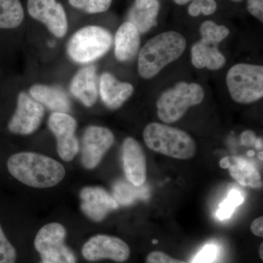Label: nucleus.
<instances>
[{
	"label": "nucleus",
	"mask_w": 263,
	"mask_h": 263,
	"mask_svg": "<svg viewBox=\"0 0 263 263\" xmlns=\"http://www.w3.org/2000/svg\"><path fill=\"white\" fill-rule=\"evenodd\" d=\"M10 174L24 184L34 188H49L61 182L65 169L58 161L34 152H21L8 159Z\"/></svg>",
	"instance_id": "1"
},
{
	"label": "nucleus",
	"mask_w": 263,
	"mask_h": 263,
	"mask_svg": "<svg viewBox=\"0 0 263 263\" xmlns=\"http://www.w3.org/2000/svg\"><path fill=\"white\" fill-rule=\"evenodd\" d=\"M186 46V40L178 32H166L155 36L140 51V75L146 79L155 77L166 65L179 59Z\"/></svg>",
	"instance_id": "2"
},
{
	"label": "nucleus",
	"mask_w": 263,
	"mask_h": 263,
	"mask_svg": "<svg viewBox=\"0 0 263 263\" xmlns=\"http://www.w3.org/2000/svg\"><path fill=\"white\" fill-rule=\"evenodd\" d=\"M143 139L151 150L177 160H190L196 153V144L186 132L160 123L148 124Z\"/></svg>",
	"instance_id": "3"
},
{
	"label": "nucleus",
	"mask_w": 263,
	"mask_h": 263,
	"mask_svg": "<svg viewBox=\"0 0 263 263\" xmlns=\"http://www.w3.org/2000/svg\"><path fill=\"white\" fill-rule=\"evenodd\" d=\"M111 45L112 36L108 30L98 26H88L70 38L67 53L76 63L87 64L104 56Z\"/></svg>",
	"instance_id": "4"
},
{
	"label": "nucleus",
	"mask_w": 263,
	"mask_h": 263,
	"mask_svg": "<svg viewBox=\"0 0 263 263\" xmlns=\"http://www.w3.org/2000/svg\"><path fill=\"white\" fill-rule=\"evenodd\" d=\"M203 98V89L200 85L179 83L161 95L157 103L158 117L165 123L176 122L190 107L201 103Z\"/></svg>",
	"instance_id": "5"
},
{
	"label": "nucleus",
	"mask_w": 263,
	"mask_h": 263,
	"mask_svg": "<svg viewBox=\"0 0 263 263\" xmlns=\"http://www.w3.org/2000/svg\"><path fill=\"white\" fill-rule=\"evenodd\" d=\"M227 85L230 96L236 103L248 104L263 96V67L250 64H238L230 69Z\"/></svg>",
	"instance_id": "6"
},
{
	"label": "nucleus",
	"mask_w": 263,
	"mask_h": 263,
	"mask_svg": "<svg viewBox=\"0 0 263 263\" xmlns=\"http://www.w3.org/2000/svg\"><path fill=\"white\" fill-rule=\"evenodd\" d=\"M67 232L60 223L46 224L34 238V248L41 257V263H76V254L65 245Z\"/></svg>",
	"instance_id": "7"
},
{
	"label": "nucleus",
	"mask_w": 263,
	"mask_h": 263,
	"mask_svg": "<svg viewBox=\"0 0 263 263\" xmlns=\"http://www.w3.org/2000/svg\"><path fill=\"white\" fill-rule=\"evenodd\" d=\"M82 254L90 262L106 259L124 262L130 256V249L124 240L117 237L97 235L89 238L83 246Z\"/></svg>",
	"instance_id": "8"
},
{
	"label": "nucleus",
	"mask_w": 263,
	"mask_h": 263,
	"mask_svg": "<svg viewBox=\"0 0 263 263\" xmlns=\"http://www.w3.org/2000/svg\"><path fill=\"white\" fill-rule=\"evenodd\" d=\"M48 127L56 137L57 152L60 158L70 162L79 151V143L76 136L77 122L66 113L53 112L48 119Z\"/></svg>",
	"instance_id": "9"
},
{
	"label": "nucleus",
	"mask_w": 263,
	"mask_h": 263,
	"mask_svg": "<svg viewBox=\"0 0 263 263\" xmlns=\"http://www.w3.org/2000/svg\"><path fill=\"white\" fill-rule=\"evenodd\" d=\"M114 143L113 133L106 127L89 126L82 138L81 163L86 169H95Z\"/></svg>",
	"instance_id": "10"
},
{
	"label": "nucleus",
	"mask_w": 263,
	"mask_h": 263,
	"mask_svg": "<svg viewBox=\"0 0 263 263\" xmlns=\"http://www.w3.org/2000/svg\"><path fill=\"white\" fill-rule=\"evenodd\" d=\"M44 116V108L27 93L18 95L17 108L8 124V129L14 134L27 136L37 130Z\"/></svg>",
	"instance_id": "11"
},
{
	"label": "nucleus",
	"mask_w": 263,
	"mask_h": 263,
	"mask_svg": "<svg viewBox=\"0 0 263 263\" xmlns=\"http://www.w3.org/2000/svg\"><path fill=\"white\" fill-rule=\"evenodd\" d=\"M27 9L30 16L44 24L53 35H65L68 27L67 15L56 0H28Z\"/></svg>",
	"instance_id": "12"
},
{
	"label": "nucleus",
	"mask_w": 263,
	"mask_h": 263,
	"mask_svg": "<svg viewBox=\"0 0 263 263\" xmlns=\"http://www.w3.org/2000/svg\"><path fill=\"white\" fill-rule=\"evenodd\" d=\"M81 209L91 220L100 222L109 213L117 210L119 203L110 194L100 186H86L80 192Z\"/></svg>",
	"instance_id": "13"
},
{
	"label": "nucleus",
	"mask_w": 263,
	"mask_h": 263,
	"mask_svg": "<svg viewBox=\"0 0 263 263\" xmlns=\"http://www.w3.org/2000/svg\"><path fill=\"white\" fill-rule=\"evenodd\" d=\"M123 168L128 181L136 186H141L147 176L146 156L143 148L136 139L127 138L122 144Z\"/></svg>",
	"instance_id": "14"
},
{
	"label": "nucleus",
	"mask_w": 263,
	"mask_h": 263,
	"mask_svg": "<svg viewBox=\"0 0 263 263\" xmlns=\"http://www.w3.org/2000/svg\"><path fill=\"white\" fill-rule=\"evenodd\" d=\"M70 89L72 95L85 106H93L98 97L95 66L81 69L71 81Z\"/></svg>",
	"instance_id": "15"
},
{
	"label": "nucleus",
	"mask_w": 263,
	"mask_h": 263,
	"mask_svg": "<svg viewBox=\"0 0 263 263\" xmlns=\"http://www.w3.org/2000/svg\"><path fill=\"white\" fill-rule=\"evenodd\" d=\"M133 91V85L118 81L109 72H105L100 78V96L104 104L112 110L120 108L130 98Z\"/></svg>",
	"instance_id": "16"
},
{
	"label": "nucleus",
	"mask_w": 263,
	"mask_h": 263,
	"mask_svg": "<svg viewBox=\"0 0 263 263\" xmlns=\"http://www.w3.org/2000/svg\"><path fill=\"white\" fill-rule=\"evenodd\" d=\"M29 94L34 100L52 111L66 114L70 111V100L61 88L36 84L30 88Z\"/></svg>",
	"instance_id": "17"
},
{
	"label": "nucleus",
	"mask_w": 263,
	"mask_h": 263,
	"mask_svg": "<svg viewBox=\"0 0 263 263\" xmlns=\"http://www.w3.org/2000/svg\"><path fill=\"white\" fill-rule=\"evenodd\" d=\"M223 167H229L230 176L241 186L253 189L262 188V179L258 170L252 162L241 157L224 159Z\"/></svg>",
	"instance_id": "18"
},
{
	"label": "nucleus",
	"mask_w": 263,
	"mask_h": 263,
	"mask_svg": "<svg viewBox=\"0 0 263 263\" xmlns=\"http://www.w3.org/2000/svg\"><path fill=\"white\" fill-rule=\"evenodd\" d=\"M141 45L140 33L130 22H124L115 36V55L121 62L129 61L136 56Z\"/></svg>",
	"instance_id": "19"
},
{
	"label": "nucleus",
	"mask_w": 263,
	"mask_h": 263,
	"mask_svg": "<svg viewBox=\"0 0 263 263\" xmlns=\"http://www.w3.org/2000/svg\"><path fill=\"white\" fill-rule=\"evenodd\" d=\"M159 10L158 0H136L128 14V22L139 33H146L157 24Z\"/></svg>",
	"instance_id": "20"
},
{
	"label": "nucleus",
	"mask_w": 263,
	"mask_h": 263,
	"mask_svg": "<svg viewBox=\"0 0 263 263\" xmlns=\"http://www.w3.org/2000/svg\"><path fill=\"white\" fill-rule=\"evenodd\" d=\"M192 62L196 68L207 67L209 70H216L224 65L226 60L217 46L200 40L192 48Z\"/></svg>",
	"instance_id": "21"
},
{
	"label": "nucleus",
	"mask_w": 263,
	"mask_h": 263,
	"mask_svg": "<svg viewBox=\"0 0 263 263\" xmlns=\"http://www.w3.org/2000/svg\"><path fill=\"white\" fill-rule=\"evenodd\" d=\"M24 15L23 7L19 0H0V29L18 27Z\"/></svg>",
	"instance_id": "22"
},
{
	"label": "nucleus",
	"mask_w": 263,
	"mask_h": 263,
	"mask_svg": "<svg viewBox=\"0 0 263 263\" xmlns=\"http://www.w3.org/2000/svg\"><path fill=\"white\" fill-rule=\"evenodd\" d=\"M200 33L204 42L218 46L228 37L230 31L224 26H218L212 21H206L200 27Z\"/></svg>",
	"instance_id": "23"
},
{
	"label": "nucleus",
	"mask_w": 263,
	"mask_h": 263,
	"mask_svg": "<svg viewBox=\"0 0 263 263\" xmlns=\"http://www.w3.org/2000/svg\"><path fill=\"white\" fill-rule=\"evenodd\" d=\"M245 201V197L241 192L236 189H232L218 209L216 216L220 220H226L233 215L235 209Z\"/></svg>",
	"instance_id": "24"
},
{
	"label": "nucleus",
	"mask_w": 263,
	"mask_h": 263,
	"mask_svg": "<svg viewBox=\"0 0 263 263\" xmlns=\"http://www.w3.org/2000/svg\"><path fill=\"white\" fill-rule=\"evenodd\" d=\"M140 186H136L131 183L119 181L114 186V197L118 203L127 205L132 203L141 193H138Z\"/></svg>",
	"instance_id": "25"
},
{
	"label": "nucleus",
	"mask_w": 263,
	"mask_h": 263,
	"mask_svg": "<svg viewBox=\"0 0 263 263\" xmlns=\"http://www.w3.org/2000/svg\"><path fill=\"white\" fill-rule=\"evenodd\" d=\"M16 251L5 236L0 226V263H15Z\"/></svg>",
	"instance_id": "26"
},
{
	"label": "nucleus",
	"mask_w": 263,
	"mask_h": 263,
	"mask_svg": "<svg viewBox=\"0 0 263 263\" xmlns=\"http://www.w3.org/2000/svg\"><path fill=\"white\" fill-rule=\"evenodd\" d=\"M219 247L215 245H207L197 254L193 263H213L217 258Z\"/></svg>",
	"instance_id": "27"
},
{
	"label": "nucleus",
	"mask_w": 263,
	"mask_h": 263,
	"mask_svg": "<svg viewBox=\"0 0 263 263\" xmlns=\"http://www.w3.org/2000/svg\"><path fill=\"white\" fill-rule=\"evenodd\" d=\"M112 0H89L87 6L85 8L86 13H99L106 11L110 8Z\"/></svg>",
	"instance_id": "28"
},
{
	"label": "nucleus",
	"mask_w": 263,
	"mask_h": 263,
	"mask_svg": "<svg viewBox=\"0 0 263 263\" xmlns=\"http://www.w3.org/2000/svg\"><path fill=\"white\" fill-rule=\"evenodd\" d=\"M146 263H186L183 262V261L179 260V259H176L173 258V257H170L165 253L162 252H159V251H156V252H151L148 254V257L146 258Z\"/></svg>",
	"instance_id": "29"
},
{
	"label": "nucleus",
	"mask_w": 263,
	"mask_h": 263,
	"mask_svg": "<svg viewBox=\"0 0 263 263\" xmlns=\"http://www.w3.org/2000/svg\"><path fill=\"white\" fill-rule=\"evenodd\" d=\"M249 13L263 22V0H248Z\"/></svg>",
	"instance_id": "30"
},
{
	"label": "nucleus",
	"mask_w": 263,
	"mask_h": 263,
	"mask_svg": "<svg viewBox=\"0 0 263 263\" xmlns=\"http://www.w3.org/2000/svg\"><path fill=\"white\" fill-rule=\"evenodd\" d=\"M200 7V12L204 15H211L215 12L216 4L214 0H194Z\"/></svg>",
	"instance_id": "31"
},
{
	"label": "nucleus",
	"mask_w": 263,
	"mask_h": 263,
	"mask_svg": "<svg viewBox=\"0 0 263 263\" xmlns=\"http://www.w3.org/2000/svg\"><path fill=\"white\" fill-rule=\"evenodd\" d=\"M251 230L254 235L258 237L263 236V217L259 216L257 219H254L251 224Z\"/></svg>",
	"instance_id": "32"
},
{
	"label": "nucleus",
	"mask_w": 263,
	"mask_h": 263,
	"mask_svg": "<svg viewBox=\"0 0 263 263\" xmlns=\"http://www.w3.org/2000/svg\"><path fill=\"white\" fill-rule=\"evenodd\" d=\"M256 138L254 136V133L251 131H247L242 134L241 136V143L246 146H249V145L254 144L255 143Z\"/></svg>",
	"instance_id": "33"
},
{
	"label": "nucleus",
	"mask_w": 263,
	"mask_h": 263,
	"mask_svg": "<svg viewBox=\"0 0 263 263\" xmlns=\"http://www.w3.org/2000/svg\"><path fill=\"white\" fill-rule=\"evenodd\" d=\"M89 0H69V3L74 8L78 9L85 10Z\"/></svg>",
	"instance_id": "34"
},
{
	"label": "nucleus",
	"mask_w": 263,
	"mask_h": 263,
	"mask_svg": "<svg viewBox=\"0 0 263 263\" xmlns=\"http://www.w3.org/2000/svg\"><path fill=\"white\" fill-rule=\"evenodd\" d=\"M188 11L190 15L193 17L198 16L200 13H201V12H200V7H199L196 2L194 1V0L193 3H191V5L189 6Z\"/></svg>",
	"instance_id": "35"
},
{
	"label": "nucleus",
	"mask_w": 263,
	"mask_h": 263,
	"mask_svg": "<svg viewBox=\"0 0 263 263\" xmlns=\"http://www.w3.org/2000/svg\"><path fill=\"white\" fill-rule=\"evenodd\" d=\"M175 3H177L178 5H185L186 3H188L189 2L191 1V0H174Z\"/></svg>",
	"instance_id": "36"
},
{
	"label": "nucleus",
	"mask_w": 263,
	"mask_h": 263,
	"mask_svg": "<svg viewBox=\"0 0 263 263\" xmlns=\"http://www.w3.org/2000/svg\"><path fill=\"white\" fill-rule=\"evenodd\" d=\"M262 249H263V245L262 243V245H260V247H259V257H260V258H261V259H262V260L263 259Z\"/></svg>",
	"instance_id": "37"
},
{
	"label": "nucleus",
	"mask_w": 263,
	"mask_h": 263,
	"mask_svg": "<svg viewBox=\"0 0 263 263\" xmlns=\"http://www.w3.org/2000/svg\"><path fill=\"white\" fill-rule=\"evenodd\" d=\"M233 1L240 2V1H241V0H233Z\"/></svg>",
	"instance_id": "38"
}]
</instances>
